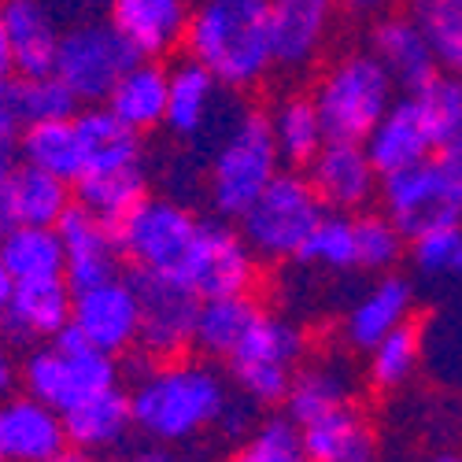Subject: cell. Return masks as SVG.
<instances>
[{
  "label": "cell",
  "instance_id": "6da1fadb",
  "mask_svg": "<svg viewBox=\"0 0 462 462\" xmlns=\"http://www.w3.org/2000/svg\"><path fill=\"white\" fill-rule=\"evenodd\" d=\"M234 396L229 381L211 366V359H163L137 370L130 389L134 430L163 448L189 444L218 430Z\"/></svg>",
  "mask_w": 462,
  "mask_h": 462
},
{
  "label": "cell",
  "instance_id": "7a4b0ae2",
  "mask_svg": "<svg viewBox=\"0 0 462 462\" xmlns=\"http://www.w3.org/2000/svg\"><path fill=\"white\" fill-rule=\"evenodd\" d=\"M181 52L229 93L263 86L278 67L271 0H192Z\"/></svg>",
  "mask_w": 462,
  "mask_h": 462
},
{
  "label": "cell",
  "instance_id": "3957f363",
  "mask_svg": "<svg viewBox=\"0 0 462 462\" xmlns=\"http://www.w3.org/2000/svg\"><path fill=\"white\" fill-rule=\"evenodd\" d=\"M278 174L282 152L274 144L266 111L245 107L234 119H226L208 160V200L215 215L237 222Z\"/></svg>",
  "mask_w": 462,
  "mask_h": 462
},
{
  "label": "cell",
  "instance_id": "277c9868",
  "mask_svg": "<svg viewBox=\"0 0 462 462\" xmlns=\"http://www.w3.org/2000/svg\"><path fill=\"white\" fill-rule=\"evenodd\" d=\"M311 97L333 141H366L396 104V82L370 49H348L322 67Z\"/></svg>",
  "mask_w": 462,
  "mask_h": 462
},
{
  "label": "cell",
  "instance_id": "5b68a950",
  "mask_svg": "<svg viewBox=\"0 0 462 462\" xmlns=\"http://www.w3.org/2000/svg\"><path fill=\"white\" fill-rule=\"evenodd\" d=\"M119 356L93 348L70 326L56 340L37 344L23 363V389L60 414L119 389Z\"/></svg>",
  "mask_w": 462,
  "mask_h": 462
},
{
  "label": "cell",
  "instance_id": "8992f818",
  "mask_svg": "<svg viewBox=\"0 0 462 462\" xmlns=\"http://www.w3.org/2000/svg\"><path fill=\"white\" fill-rule=\"evenodd\" d=\"M322 215L326 204L319 200L307 174L282 171L263 189V197L237 218V229L248 241V248L259 255V263H285L300 255V248L322 222Z\"/></svg>",
  "mask_w": 462,
  "mask_h": 462
},
{
  "label": "cell",
  "instance_id": "52a82bcc",
  "mask_svg": "<svg viewBox=\"0 0 462 462\" xmlns=\"http://www.w3.org/2000/svg\"><path fill=\"white\" fill-rule=\"evenodd\" d=\"M307 359V333L285 319L263 311L245 344L226 359L229 381L237 384V393L255 403V407H278L285 403L292 377Z\"/></svg>",
  "mask_w": 462,
  "mask_h": 462
},
{
  "label": "cell",
  "instance_id": "ba28073f",
  "mask_svg": "<svg viewBox=\"0 0 462 462\" xmlns=\"http://www.w3.org/2000/svg\"><path fill=\"white\" fill-rule=\"evenodd\" d=\"M137 60L141 56L130 49L126 37L111 26V19L97 15V19L70 23L63 30L52 74L86 107V104H104Z\"/></svg>",
  "mask_w": 462,
  "mask_h": 462
},
{
  "label": "cell",
  "instance_id": "9c48e42d",
  "mask_svg": "<svg viewBox=\"0 0 462 462\" xmlns=\"http://www.w3.org/2000/svg\"><path fill=\"white\" fill-rule=\"evenodd\" d=\"M200 222L204 218H197L174 197H144L126 218L115 222V241L134 271L178 278Z\"/></svg>",
  "mask_w": 462,
  "mask_h": 462
},
{
  "label": "cell",
  "instance_id": "30bf717a",
  "mask_svg": "<svg viewBox=\"0 0 462 462\" xmlns=\"http://www.w3.org/2000/svg\"><path fill=\"white\" fill-rule=\"evenodd\" d=\"M178 278L200 300L248 296L259 282V255L248 248L237 226H229L226 218H208L200 222Z\"/></svg>",
  "mask_w": 462,
  "mask_h": 462
},
{
  "label": "cell",
  "instance_id": "8fae6325",
  "mask_svg": "<svg viewBox=\"0 0 462 462\" xmlns=\"http://www.w3.org/2000/svg\"><path fill=\"white\" fill-rule=\"evenodd\" d=\"M130 282H134L137 303H141V344L137 348L152 363L181 359L192 348V337H197V315H200L204 300L174 274L134 271Z\"/></svg>",
  "mask_w": 462,
  "mask_h": 462
},
{
  "label": "cell",
  "instance_id": "7c38bea8",
  "mask_svg": "<svg viewBox=\"0 0 462 462\" xmlns=\"http://www.w3.org/2000/svg\"><path fill=\"white\" fill-rule=\"evenodd\" d=\"M377 200H381V211L389 215L407 237L421 234V229H433V226L462 222V200L437 160L384 174Z\"/></svg>",
  "mask_w": 462,
  "mask_h": 462
},
{
  "label": "cell",
  "instance_id": "4fadbf2b",
  "mask_svg": "<svg viewBox=\"0 0 462 462\" xmlns=\"http://www.w3.org/2000/svg\"><path fill=\"white\" fill-rule=\"evenodd\" d=\"M70 329L86 344L107 352L126 356L141 344V303L130 278H111L89 289H79L70 300Z\"/></svg>",
  "mask_w": 462,
  "mask_h": 462
},
{
  "label": "cell",
  "instance_id": "5bb4252c",
  "mask_svg": "<svg viewBox=\"0 0 462 462\" xmlns=\"http://www.w3.org/2000/svg\"><path fill=\"white\" fill-rule=\"evenodd\" d=\"M307 181L315 185L326 211L359 215L381 192V171L374 167L363 141H326L319 156L307 163Z\"/></svg>",
  "mask_w": 462,
  "mask_h": 462
},
{
  "label": "cell",
  "instance_id": "9a60e30c",
  "mask_svg": "<svg viewBox=\"0 0 462 462\" xmlns=\"http://www.w3.org/2000/svg\"><path fill=\"white\" fill-rule=\"evenodd\" d=\"M366 49L381 60V67L393 74L396 89H403V93H418L426 82H433L444 67L433 42L426 37V30L414 19V12L377 15L370 23Z\"/></svg>",
  "mask_w": 462,
  "mask_h": 462
},
{
  "label": "cell",
  "instance_id": "2e32d148",
  "mask_svg": "<svg viewBox=\"0 0 462 462\" xmlns=\"http://www.w3.org/2000/svg\"><path fill=\"white\" fill-rule=\"evenodd\" d=\"M60 241H63V278L70 285V292L100 285L119 278V241H115V226L97 218L93 211H86L82 204H74L63 218H60Z\"/></svg>",
  "mask_w": 462,
  "mask_h": 462
},
{
  "label": "cell",
  "instance_id": "e0dca14e",
  "mask_svg": "<svg viewBox=\"0 0 462 462\" xmlns=\"http://www.w3.org/2000/svg\"><path fill=\"white\" fill-rule=\"evenodd\" d=\"M374 167L384 174H396V171H407V167H418L433 160L440 152V137L433 130V123L426 119V111L414 100V93H403L384 119L370 130V137L363 141Z\"/></svg>",
  "mask_w": 462,
  "mask_h": 462
},
{
  "label": "cell",
  "instance_id": "ac0fdd59",
  "mask_svg": "<svg viewBox=\"0 0 462 462\" xmlns=\"http://www.w3.org/2000/svg\"><path fill=\"white\" fill-rule=\"evenodd\" d=\"M192 0H107V19L141 60H167L185 45Z\"/></svg>",
  "mask_w": 462,
  "mask_h": 462
},
{
  "label": "cell",
  "instance_id": "d6986e66",
  "mask_svg": "<svg viewBox=\"0 0 462 462\" xmlns=\"http://www.w3.org/2000/svg\"><path fill=\"white\" fill-rule=\"evenodd\" d=\"M0 19L8 30L19 79H42L56 70V52L67 26L49 0H0Z\"/></svg>",
  "mask_w": 462,
  "mask_h": 462
},
{
  "label": "cell",
  "instance_id": "ffe728a7",
  "mask_svg": "<svg viewBox=\"0 0 462 462\" xmlns=\"http://www.w3.org/2000/svg\"><path fill=\"white\" fill-rule=\"evenodd\" d=\"M63 414L26 396L0 400V462H49L67 448Z\"/></svg>",
  "mask_w": 462,
  "mask_h": 462
},
{
  "label": "cell",
  "instance_id": "44dd1931",
  "mask_svg": "<svg viewBox=\"0 0 462 462\" xmlns=\"http://www.w3.org/2000/svg\"><path fill=\"white\" fill-rule=\"evenodd\" d=\"M226 86L197 60H178L171 67V97H167V130L178 141H200L208 137L222 119L226 107Z\"/></svg>",
  "mask_w": 462,
  "mask_h": 462
},
{
  "label": "cell",
  "instance_id": "7402d4cb",
  "mask_svg": "<svg viewBox=\"0 0 462 462\" xmlns=\"http://www.w3.org/2000/svg\"><path fill=\"white\" fill-rule=\"evenodd\" d=\"M70 285L67 278L15 282V292L0 315V329L19 344H49L70 326Z\"/></svg>",
  "mask_w": 462,
  "mask_h": 462
},
{
  "label": "cell",
  "instance_id": "603a6c76",
  "mask_svg": "<svg viewBox=\"0 0 462 462\" xmlns=\"http://www.w3.org/2000/svg\"><path fill=\"white\" fill-rule=\"evenodd\" d=\"M70 208V181L19 163L0 185V237L15 226H60Z\"/></svg>",
  "mask_w": 462,
  "mask_h": 462
},
{
  "label": "cell",
  "instance_id": "cb8c5ba5",
  "mask_svg": "<svg viewBox=\"0 0 462 462\" xmlns=\"http://www.w3.org/2000/svg\"><path fill=\"white\" fill-rule=\"evenodd\" d=\"M278 70H307L326 49L340 0H271Z\"/></svg>",
  "mask_w": 462,
  "mask_h": 462
},
{
  "label": "cell",
  "instance_id": "d4e9b609",
  "mask_svg": "<svg viewBox=\"0 0 462 462\" xmlns=\"http://www.w3.org/2000/svg\"><path fill=\"white\" fill-rule=\"evenodd\" d=\"M414 319V289L403 274H381L344 315V340L356 352H370L377 340Z\"/></svg>",
  "mask_w": 462,
  "mask_h": 462
},
{
  "label": "cell",
  "instance_id": "484cf974",
  "mask_svg": "<svg viewBox=\"0 0 462 462\" xmlns=\"http://www.w3.org/2000/svg\"><path fill=\"white\" fill-rule=\"evenodd\" d=\"M74 130H79V148H82V178L144 167L141 134L130 130L107 104H86L74 115Z\"/></svg>",
  "mask_w": 462,
  "mask_h": 462
},
{
  "label": "cell",
  "instance_id": "4316f807",
  "mask_svg": "<svg viewBox=\"0 0 462 462\" xmlns=\"http://www.w3.org/2000/svg\"><path fill=\"white\" fill-rule=\"evenodd\" d=\"M300 444L311 462H377V437L356 403H344L300 426Z\"/></svg>",
  "mask_w": 462,
  "mask_h": 462
},
{
  "label": "cell",
  "instance_id": "83f0119b",
  "mask_svg": "<svg viewBox=\"0 0 462 462\" xmlns=\"http://www.w3.org/2000/svg\"><path fill=\"white\" fill-rule=\"evenodd\" d=\"M167 97H171V67H163V60H137L104 104L130 130L148 134L167 123Z\"/></svg>",
  "mask_w": 462,
  "mask_h": 462
},
{
  "label": "cell",
  "instance_id": "f1b7e54d",
  "mask_svg": "<svg viewBox=\"0 0 462 462\" xmlns=\"http://www.w3.org/2000/svg\"><path fill=\"white\" fill-rule=\"evenodd\" d=\"M344 403H356V381L352 370L340 359H315L303 363L292 377V389L285 396V414L296 421V426H307Z\"/></svg>",
  "mask_w": 462,
  "mask_h": 462
},
{
  "label": "cell",
  "instance_id": "f546056e",
  "mask_svg": "<svg viewBox=\"0 0 462 462\" xmlns=\"http://www.w3.org/2000/svg\"><path fill=\"white\" fill-rule=\"evenodd\" d=\"M266 119H271V134H274V144L282 152V163L289 167H303L311 163L322 144L329 141L326 134V123L319 115V104L311 93H285L271 104L266 111Z\"/></svg>",
  "mask_w": 462,
  "mask_h": 462
},
{
  "label": "cell",
  "instance_id": "4dcf8cb0",
  "mask_svg": "<svg viewBox=\"0 0 462 462\" xmlns=\"http://www.w3.org/2000/svg\"><path fill=\"white\" fill-rule=\"evenodd\" d=\"M67 426V440L82 451L93 455H107L115 451L134 430V411H130V393L111 389L82 407H74L70 414H63Z\"/></svg>",
  "mask_w": 462,
  "mask_h": 462
},
{
  "label": "cell",
  "instance_id": "1f68e13d",
  "mask_svg": "<svg viewBox=\"0 0 462 462\" xmlns=\"http://www.w3.org/2000/svg\"><path fill=\"white\" fill-rule=\"evenodd\" d=\"M263 307L248 296H218V300H204L200 315H197V337H192V348L204 359H229L245 337L252 333V326L259 322Z\"/></svg>",
  "mask_w": 462,
  "mask_h": 462
},
{
  "label": "cell",
  "instance_id": "d6a6232c",
  "mask_svg": "<svg viewBox=\"0 0 462 462\" xmlns=\"http://www.w3.org/2000/svg\"><path fill=\"white\" fill-rule=\"evenodd\" d=\"M0 252L15 282L63 278V241L56 226H15L0 237Z\"/></svg>",
  "mask_w": 462,
  "mask_h": 462
},
{
  "label": "cell",
  "instance_id": "836d02e7",
  "mask_svg": "<svg viewBox=\"0 0 462 462\" xmlns=\"http://www.w3.org/2000/svg\"><path fill=\"white\" fill-rule=\"evenodd\" d=\"M148 197V174L144 167H126V171H107V174H86L74 181V204H82L104 222L126 218L141 200Z\"/></svg>",
  "mask_w": 462,
  "mask_h": 462
},
{
  "label": "cell",
  "instance_id": "e575fe53",
  "mask_svg": "<svg viewBox=\"0 0 462 462\" xmlns=\"http://www.w3.org/2000/svg\"><path fill=\"white\" fill-rule=\"evenodd\" d=\"M23 163L49 171L63 181H79L82 178V148H79V130H74V119L67 123H33L23 130L19 144Z\"/></svg>",
  "mask_w": 462,
  "mask_h": 462
},
{
  "label": "cell",
  "instance_id": "d590c367",
  "mask_svg": "<svg viewBox=\"0 0 462 462\" xmlns=\"http://www.w3.org/2000/svg\"><path fill=\"white\" fill-rule=\"evenodd\" d=\"M300 263L315 266L326 274H348L359 271V252H356V215L326 211L322 222L311 229V237L296 255Z\"/></svg>",
  "mask_w": 462,
  "mask_h": 462
},
{
  "label": "cell",
  "instance_id": "8d00e7d4",
  "mask_svg": "<svg viewBox=\"0 0 462 462\" xmlns=\"http://www.w3.org/2000/svg\"><path fill=\"white\" fill-rule=\"evenodd\" d=\"M418 363H421V333L414 322H407L366 352V377L377 393H396L414 377Z\"/></svg>",
  "mask_w": 462,
  "mask_h": 462
},
{
  "label": "cell",
  "instance_id": "74e56055",
  "mask_svg": "<svg viewBox=\"0 0 462 462\" xmlns=\"http://www.w3.org/2000/svg\"><path fill=\"white\" fill-rule=\"evenodd\" d=\"M411 237L384 215V211H359L356 215V252H359V271L370 274H393V266L407 255Z\"/></svg>",
  "mask_w": 462,
  "mask_h": 462
},
{
  "label": "cell",
  "instance_id": "f35d334b",
  "mask_svg": "<svg viewBox=\"0 0 462 462\" xmlns=\"http://www.w3.org/2000/svg\"><path fill=\"white\" fill-rule=\"evenodd\" d=\"M411 266L430 278V282H455L462 278V222H448V226H433L421 229L407 245Z\"/></svg>",
  "mask_w": 462,
  "mask_h": 462
},
{
  "label": "cell",
  "instance_id": "ab89813d",
  "mask_svg": "<svg viewBox=\"0 0 462 462\" xmlns=\"http://www.w3.org/2000/svg\"><path fill=\"white\" fill-rule=\"evenodd\" d=\"M237 462H311L300 444V426L289 414L263 418L259 426L245 437Z\"/></svg>",
  "mask_w": 462,
  "mask_h": 462
},
{
  "label": "cell",
  "instance_id": "60d3db41",
  "mask_svg": "<svg viewBox=\"0 0 462 462\" xmlns=\"http://www.w3.org/2000/svg\"><path fill=\"white\" fill-rule=\"evenodd\" d=\"M19 104L26 126L33 123H67L82 111L79 97H74L56 74H42V79H19Z\"/></svg>",
  "mask_w": 462,
  "mask_h": 462
},
{
  "label": "cell",
  "instance_id": "b9f144b4",
  "mask_svg": "<svg viewBox=\"0 0 462 462\" xmlns=\"http://www.w3.org/2000/svg\"><path fill=\"white\" fill-rule=\"evenodd\" d=\"M414 19L421 23L444 67L462 60V0H414Z\"/></svg>",
  "mask_w": 462,
  "mask_h": 462
},
{
  "label": "cell",
  "instance_id": "7bdbcfd3",
  "mask_svg": "<svg viewBox=\"0 0 462 462\" xmlns=\"http://www.w3.org/2000/svg\"><path fill=\"white\" fill-rule=\"evenodd\" d=\"M414 100L421 104L426 119L433 123L440 144L451 141V137L462 130V74H455V70L444 74V70H440L433 82H426V86L414 93Z\"/></svg>",
  "mask_w": 462,
  "mask_h": 462
},
{
  "label": "cell",
  "instance_id": "ee69618b",
  "mask_svg": "<svg viewBox=\"0 0 462 462\" xmlns=\"http://www.w3.org/2000/svg\"><path fill=\"white\" fill-rule=\"evenodd\" d=\"M26 130L23 104H19V74L15 79H0V144L15 148Z\"/></svg>",
  "mask_w": 462,
  "mask_h": 462
},
{
  "label": "cell",
  "instance_id": "f6af8a7d",
  "mask_svg": "<svg viewBox=\"0 0 462 462\" xmlns=\"http://www.w3.org/2000/svg\"><path fill=\"white\" fill-rule=\"evenodd\" d=\"M433 160L440 163V171L448 174V181L455 185L458 200H462V130H458L451 141H444V144H440V152H437Z\"/></svg>",
  "mask_w": 462,
  "mask_h": 462
},
{
  "label": "cell",
  "instance_id": "bcb514c9",
  "mask_svg": "<svg viewBox=\"0 0 462 462\" xmlns=\"http://www.w3.org/2000/svg\"><path fill=\"white\" fill-rule=\"evenodd\" d=\"M15 381H19V370H15V359L12 352L0 344V400H8L12 389H15Z\"/></svg>",
  "mask_w": 462,
  "mask_h": 462
},
{
  "label": "cell",
  "instance_id": "7dc6e473",
  "mask_svg": "<svg viewBox=\"0 0 462 462\" xmlns=\"http://www.w3.org/2000/svg\"><path fill=\"white\" fill-rule=\"evenodd\" d=\"M12 74H15V63H12V42H8L5 19H0V79H12Z\"/></svg>",
  "mask_w": 462,
  "mask_h": 462
},
{
  "label": "cell",
  "instance_id": "c3c4849f",
  "mask_svg": "<svg viewBox=\"0 0 462 462\" xmlns=\"http://www.w3.org/2000/svg\"><path fill=\"white\" fill-rule=\"evenodd\" d=\"M119 462H178L167 448H144V451H134V455H123Z\"/></svg>",
  "mask_w": 462,
  "mask_h": 462
},
{
  "label": "cell",
  "instance_id": "681fc988",
  "mask_svg": "<svg viewBox=\"0 0 462 462\" xmlns=\"http://www.w3.org/2000/svg\"><path fill=\"white\" fill-rule=\"evenodd\" d=\"M12 292H15V278H12V271H8V263H5V252H0V315H5Z\"/></svg>",
  "mask_w": 462,
  "mask_h": 462
},
{
  "label": "cell",
  "instance_id": "f907efd6",
  "mask_svg": "<svg viewBox=\"0 0 462 462\" xmlns=\"http://www.w3.org/2000/svg\"><path fill=\"white\" fill-rule=\"evenodd\" d=\"M49 462H100V455H93V451H82V448H74V444H67L60 455H52Z\"/></svg>",
  "mask_w": 462,
  "mask_h": 462
},
{
  "label": "cell",
  "instance_id": "816d5d0a",
  "mask_svg": "<svg viewBox=\"0 0 462 462\" xmlns=\"http://www.w3.org/2000/svg\"><path fill=\"white\" fill-rule=\"evenodd\" d=\"M8 174H12V148L0 144V185H5Z\"/></svg>",
  "mask_w": 462,
  "mask_h": 462
},
{
  "label": "cell",
  "instance_id": "f5cc1de1",
  "mask_svg": "<svg viewBox=\"0 0 462 462\" xmlns=\"http://www.w3.org/2000/svg\"><path fill=\"white\" fill-rule=\"evenodd\" d=\"M430 462H462V451H455V448L451 451H437Z\"/></svg>",
  "mask_w": 462,
  "mask_h": 462
},
{
  "label": "cell",
  "instance_id": "db71d44e",
  "mask_svg": "<svg viewBox=\"0 0 462 462\" xmlns=\"http://www.w3.org/2000/svg\"><path fill=\"white\" fill-rule=\"evenodd\" d=\"M455 74H462V60H458V67H455Z\"/></svg>",
  "mask_w": 462,
  "mask_h": 462
},
{
  "label": "cell",
  "instance_id": "11a10c76",
  "mask_svg": "<svg viewBox=\"0 0 462 462\" xmlns=\"http://www.w3.org/2000/svg\"><path fill=\"white\" fill-rule=\"evenodd\" d=\"M234 462H237V458H234Z\"/></svg>",
  "mask_w": 462,
  "mask_h": 462
}]
</instances>
